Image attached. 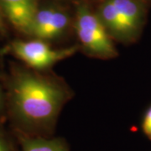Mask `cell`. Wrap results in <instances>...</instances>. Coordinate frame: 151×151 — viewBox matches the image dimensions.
<instances>
[{
	"instance_id": "6da1fadb",
	"label": "cell",
	"mask_w": 151,
	"mask_h": 151,
	"mask_svg": "<svg viewBox=\"0 0 151 151\" xmlns=\"http://www.w3.org/2000/svg\"><path fill=\"white\" fill-rule=\"evenodd\" d=\"M12 112L24 134L48 135L65 103L67 92L59 83L27 70H18L9 84Z\"/></svg>"
},
{
	"instance_id": "5b68a950",
	"label": "cell",
	"mask_w": 151,
	"mask_h": 151,
	"mask_svg": "<svg viewBox=\"0 0 151 151\" xmlns=\"http://www.w3.org/2000/svg\"><path fill=\"white\" fill-rule=\"evenodd\" d=\"M0 4L9 21L27 32L38 11L37 0H0Z\"/></svg>"
},
{
	"instance_id": "30bf717a",
	"label": "cell",
	"mask_w": 151,
	"mask_h": 151,
	"mask_svg": "<svg viewBox=\"0 0 151 151\" xmlns=\"http://www.w3.org/2000/svg\"><path fill=\"white\" fill-rule=\"evenodd\" d=\"M1 104H2V91H1V87H0V108H1Z\"/></svg>"
},
{
	"instance_id": "52a82bcc",
	"label": "cell",
	"mask_w": 151,
	"mask_h": 151,
	"mask_svg": "<svg viewBox=\"0 0 151 151\" xmlns=\"http://www.w3.org/2000/svg\"><path fill=\"white\" fill-rule=\"evenodd\" d=\"M22 151H70L61 139H48L44 136L19 135Z\"/></svg>"
},
{
	"instance_id": "277c9868",
	"label": "cell",
	"mask_w": 151,
	"mask_h": 151,
	"mask_svg": "<svg viewBox=\"0 0 151 151\" xmlns=\"http://www.w3.org/2000/svg\"><path fill=\"white\" fill-rule=\"evenodd\" d=\"M69 24L67 15L53 9L38 10L27 34L41 40H50L60 37Z\"/></svg>"
},
{
	"instance_id": "7a4b0ae2",
	"label": "cell",
	"mask_w": 151,
	"mask_h": 151,
	"mask_svg": "<svg viewBox=\"0 0 151 151\" xmlns=\"http://www.w3.org/2000/svg\"><path fill=\"white\" fill-rule=\"evenodd\" d=\"M76 30L78 39L87 53L99 58H113L117 55L110 35L98 16L86 7L77 11Z\"/></svg>"
},
{
	"instance_id": "8992f818",
	"label": "cell",
	"mask_w": 151,
	"mask_h": 151,
	"mask_svg": "<svg viewBox=\"0 0 151 151\" xmlns=\"http://www.w3.org/2000/svg\"><path fill=\"white\" fill-rule=\"evenodd\" d=\"M119 12L133 35L137 40L139 37L143 25V10L135 0H111Z\"/></svg>"
},
{
	"instance_id": "ba28073f",
	"label": "cell",
	"mask_w": 151,
	"mask_h": 151,
	"mask_svg": "<svg viewBox=\"0 0 151 151\" xmlns=\"http://www.w3.org/2000/svg\"><path fill=\"white\" fill-rule=\"evenodd\" d=\"M141 127L143 133L150 140H151V104L144 115Z\"/></svg>"
},
{
	"instance_id": "3957f363",
	"label": "cell",
	"mask_w": 151,
	"mask_h": 151,
	"mask_svg": "<svg viewBox=\"0 0 151 151\" xmlns=\"http://www.w3.org/2000/svg\"><path fill=\"white\" fill-rule=\"evenodd\" d=\"M77 46L65 49H52L41 40H15L10 45V50L17 58L31 68L36 70L47 69L58 61L75 54Z\"/></svg>"
},
{
	"instance_id": "8fae6325",
	"label": "cell",
	"mask_w": 151,
	"mask_h": 151,
	"mask_svg": "<svg viewBox=\"0 0 151 151\" xmlns=\"http://www.w3.org/2000/svg\"><path fill=\"white\" fill-rule=\"evenodd\" d=\"M2 26V19H1V15H0V28Z\"/></svg>"
},
{
	"instance_id": "9c48e42d",
	"label": "cell",
	"mask_w": 151,
	"mask_h": 151,
	"mask_svg": "<svg viewBox=\"0 0 151 151\" xmlns=\"http://www.w3.org/2000/svg\"><path fill=\"white\" fill-rule=\"evenodd\" d=\"M0 151H14L10 142L0 132Z\"/></svg>"
}]
</instances>
